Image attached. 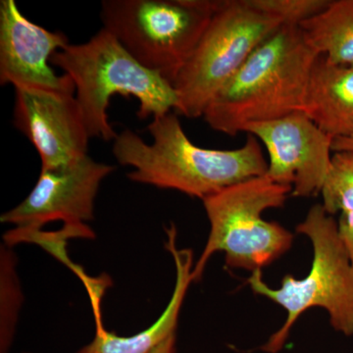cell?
Masks as SVG:
<instances>
[{"instance_id":"cell-18","label":"cell","mask_w":353,"mask_h":353,"mask_svg":"<svg viewBox=\"0 0 353 353\" xmlns=\"http://www.w3.org/2000/svg\"><path fill=\"white\" fill-rule=\"evenodd\" d=\"M176 334H171L166 340L162 341L154 350L148 353H176Z\"/></svg>"},{"instance_id":"cell-2","label":"cell","mask_w":353,"mask_h":353,"mask_svg":"<svg viewBox=\"0 0 353 353\" xmlns=\"http://www.w3.org/2000/svg\"><path fill=\"white\" fill-rule=\"evenodd\" d=\"M318 57L299 25L282 26L213 97L204 120L214 131L234 137L255 123L303 111Z\"/></svg>"},{"instance_id":"cell-16","label":"cell","mask_w":353,"mask_h":353,"mask_svg":"<svg viewBox=\"0 0 353 353\" xmlns=\"http://www.w3.org/2000/svg\"><path fill=\"white\" fill-rule=\"evenodd\" d=\"M322 205L330 215L341 213L339 234L353 266V179L330 192Z\"/></svg>"},{"instance_id":"cell-5","label":"cell","mask_w":353,"mask_h":353,"mask_svg":"<svg viewBox=\"0 0 353 353\" xmlns=\"http://www.w3.org/2000/svg\"><path fill=\"white\" fill-rule=\"evenodd\" d=\"M292 192L290 185L273 182L265 174L203 199L210 232L192 270V282L201 280L215 252L225 253L230 268L252 273L289 252L294 234L278 223L264 220L262 215L268 209L282 208Z\"/></svg>"},{"instance_id":"cell-4","label":"cell","mask_w":353,"mask_h":353,"mask_svg":"<svg viewBox=\"0 0 353 353\" xmlns=\"http://www.w3.org/2000/svg\"><path fill=\"white\" fill-rule=\"evenodd\" d=\"M296 233L305 236L312 245V264L305 277L285 275L279 289L264 282L262 270L252 272L248 279L255 294L270 299L287 312L283 326L262 347L267 353L281 352L297 320L313 307L328 312L336 332L353 336V266L339 234L338 222L322 204H316L297 225Z\"/></svg>"},{"instance_id":"cell-10","label":"cell","mask_w":353,"mask_h":353,"mask_svg":"<svg viewBox=\"0 0 353 353\" xmlns=\"http://www.w3.org/2000/svg\"><path fill=\"white\" fill-rule=\"evenodd\" d=\"M70 43L62 32H50L31 22L14 0L0 1V85L15 90L72 92L71 77L58 76L50 59Z\"/></svg>"},{"instance_id":"cell-3","label":"cell","mask_w":353,"mask_h":353,"mask_svg":"<svg viewBox=\"0 0 353 353\" xmlns=\"http://www.w3.org/2000/svg\"><path fill=\"white\" fill-rule=\"evenodd\" d=\"M50 64L75 83L76 99L90 139L110 141L117 138L108 112L113 95L138 99L139 119L157 117L179 108L174 85L137 61L104 28L87 43H69L58 50Z\"/></svg>"},{"instance_id":"cell-7","label":"cell","mask_w":353,"mask_h":353,"mask_svg":"<svg viewBox=\"0 0 353 353\" xmlns=\"http://www.w3.org/2000/svg\"><path fill=\"white\" fill-rule=\"evenodd\" d=\"M250 0H222L196 50L174 81L178 115L203 117L213 97L260 43L284 26Z\"/></svg>"},{"instance_id":"cell-9","label":"cell","mask_w":353,"mask_h":353,"mask_svg":"<svg viewBox=\"0 0 353 353\" xmlns=\"http://www.w3.org/2000/svg\"><path fill=\"white\" fill-rule=\"evenodd\" d=\"M268 152L266 176L280 185H290L292 196L321 194L332 166L334 139L322 131L303 111H296L245 128Z\"/></svg>"},{"instance_id":"cell-11","label":"cell","mask_w":353,"mask_h":353,"mask_svg":"<svg viewBox=\"0 0 353 353\" xmlns=\"http://www.w3.org/2000/svg\"><path fill=\"white\" fill-rule=\"evenodd\" d=\"M13 122L36 148L41 170L88 155L90 134L75 94L15 90Z\"/></svg>"},{"instance_id":"cell-6","label":"cell","mask_w":353,"mask_h":353,"mask_svg":"<svg viewBox=\"0 0 353 353\" xmlns=\"http://www.w3.org/2000/svg\"><path fill=\"white\" fill-rule=\"evenodd\" d=\"M221 2L103 0L101 18L137 61L173 85Z\"/></svg>"},{"instance_id":"cell-17","label":"cell","mask_w":353,"mask_h":353,"mask_svg":"<svg viewBox=\"0 0 353 353\" xmlns=\"http://www.w3.org/2000/svg\"><path fill=\"white\" fill-rule=\"evenodd\" d=\"M332 150L334 152H353V136L347 138L334 139Z\"/></svg>"},{"instance_id":"cell-1","label":"cell","mask_w":353,"mask_h":353,"mask_svg":"<svg viewBox=\"0 0 353 353\" xmlns=\"http://www.w3.org/2000/svg\"><path fill=\"white\" fill-rule=\"evenodd\" d=\"M148 131L152 143L131 130L113 141L114 157L134 169L127 175L134 182L203 201L236 183L263 176L268 169L261 143L252 134L236 150L201 148L183 131L178 114L172 112L153 118Z\"/></svg>"},{"instance_id":"cell-8","label":"cell","mask_w":353,"mask_h":353,"mask_svg":"<svg viewBox=\"0 0 353 353\" xmlns=\"http://www.w3.org/2000/svg\"><path fill=\"white\" fill-rule=\"evenodd\" d=\"M114 170L115 167L97 162L88 154L68 165L41 170L29 196L0 217L2 223L15 225L7 240H29L52 221L85 227V222L94 219L95 197L102 181Z\"/></svg>"},{"instance_id":"cell-15","label":"cell","mask_w":353,"mask_h":353,"mask_svg":"<svg viewBox=\"0 0 353 353\" xmlns=\"http://www.w3.org/2000/svg\"><path fill=\"white\" fill-rule=\"evenodd\" d=\"M330 0H250L255 8L282 20L285 25H301L321 12Z\"/></svg>"},{"instance_id":"cell-13","label":"cell","mask_w":353,"mask_h":353,"mask_svg":"<svg viewBox=\"0 0 353 353\" xmlns=\"http://www.w3.org/2000/svg\"><path fill=\"white\" fill-rule=\"evenodd\" d=\"M169 252L176 266V284L168 305L154 324L134 336H119L105 330H97L95 338L78 353H148L171 334H176L179 314L187 290L192 282V252L178 250L176 231L174 225L167 231Z\"/></svg>"},{"instance_id":"cell-14","label":"cell","mask_w":353,"mask_h":353,"mask_svg":"<svg viewBox=\"0 0 353 353\" xmlns=\"http://www.w3.org/2000/svg\"><path fill=\"white\" fill-rule=\"evenodd\" d=\"M304 39L331 63L353 65V0H334L301 25Z\"/></svg>"},{"instance_id":"cell-12","label":"cell","mask_w":353,"mask_h":353,"mask_svg":"<svg viewBox=\"0 0 353 353\" xmlns=\"http://www.w3.org/2000/svg\"><path fill=\"white\" fill-rule=\"evenodd\" d=\"M303 111L333 139L353 136V65L333 64L319 55Z\"/></svg>"}]
</instances>
